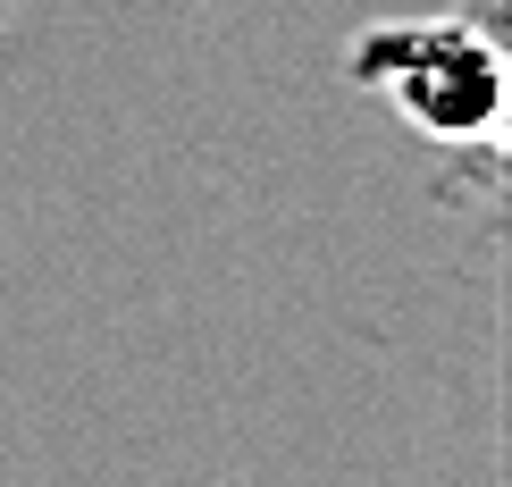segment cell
Here are the masks:
<instances>
[{"mask_svg": "<svg viewBox=\"0 0 512 487\" xmlns=\"http://www.w3.org/2000/svg\"><path fill=\"white\" fill-rule=\"evenodd\" d=\"M353 76L437 143H487L504 126V51L479 17L387 26L353 51Z\"/></svg>", "mask_w": 512, "mask_h": 487, "instance_id": "obj_1", "label": "cell"}]
</instances>
